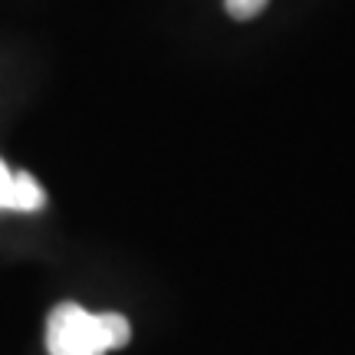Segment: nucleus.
I'll return each instance as SVG.
<instances>
[{
	"instance_id": "f257e3e1",
	"label": "nucleus",
	"mask_w": 355,
	"mask_h": 355,
	"mask_svg": "<svg viewBox=\"0 0 355 355\" xmlns=\"http://www.w3.org/2000/svg\"><path fill=\"white\" fill-rule=\"evenodd\" d=\"M132 339V326L119 313H89L79 303H60L46 319L50 355H105Z\"/></svg>"
},
{
	"instance_id": "f03ea898",
	"label": "nucleus",
	"mask_w": 355,
	"mask_h": 355,
	"mask_svg": "<svg viewBox=\"0 0 355 355\" xmlns=\"http://www.w3.org/2000/svg\"><path fill=\"white\" fill-rule=\"evenodd\" d=\"M46 204V191L40 188V181L26 171H10L7 162L0 158V211H20L33 214Z\"/></svg>"
},
{
	"instance_id": "7ed1b4c3",
	"label": "nucleus",
	"mask_w": 355,
	"mask_h": 355,
	"mask_svg": "<svg viewBox=\"0 0 355 355\" xmlns=\"http://www.w3.org/2000/svg\"><path fill=\"white\" fill-rule=\"evenodd\" d=\"M270 0H224V10L234 17V20H254L266 10Z\"/></svg>"
}]
</instances>
